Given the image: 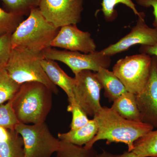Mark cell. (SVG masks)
Instances as JSON below:
<instances>
[{
    "mask_svg": "<svg viewBox=\"0 0 157 157\" xmlns=\"http://www.w3.org/2000/svg\"><path fill=\"white\" fill-rule=\"evenodd\" d=\"M94 118L98 131L92 140L85 145L86 148H92L99 140H106L107 144L113 142L125 144L128 151H132L135 141L154 129L148 124L126 119L107 107H102Z\"/></svg>",
    "mask_w": 157,
    "mask_h": 157,
    "instance_id": "obj_1",
    "label": "cell"
},
{
    "mask_svg": "<svg viewBox=\"0 0 157 157\" xmlns=\"http://www.w3.org/2000/svg\"><path fill=\"white\" fill-rule=\"evenodd\" d=\"M52 94L41 82H33L21 85L11 100L19 122L28 124L45 122L52 107Z\"/></svg>",
    "mask_w": 157,
    "mask_h": 157,
    "instance_id": "obj_2",
    "label": "cell"
},
{
    "mask_svg": "<svg viewBox=\"0 0 157 157\" xmlns=\"http://www.w3.org/2000/svg\"><path fill=\"white\" fill-rule=\"evenodd\" d=\"M59 30L45 19L39 8H35L11 34V48L41 53L51 47Z\"/></svg>",
    "mask_w": 157,
    "mask_h": 157,
    "instance_id": "obj_3",
    "label": "cell"
},
{
    "mask_svg": "<svg viewBox=\"0 0 157 157\" xmlns=\"http://www.w3.org/2000/svg\"><path fill=\"white\" fill-rule=\"evenodd\" d=\"M43 59L42 52L35 53L14 48L11 50L6 70L10 77L18 84L41 82L57 95L58 89L48 78L41 65Z\"/></svg>",
    "mask_w": 157,
    "mask_h": 157,
    "instance_id": "obj_4",
    "label": "cell"
},
{
    "mask_svg": "<svg viewBox=\"0 0 157 157\" xmlns=\"http://www.w3.org/2000/svg\"><path fill=\"white\" fill-rule=\"evenodd\" d=\"M152 57L144 53L127 56L118 60L113 72L129 92L137 95L146 86L150 76Z\"/></svg>",
    "mask_w": 157,
    "mask_h": 157,
    "instance_id": "obj_5",
    "label": "cell"
},
{
    "mask_svg": "<svg viewBox=\"0 0 157 157\" xmlns=\"http://www.w3.org/2000/svg\"><path fill=\"white\" fill-rule=\"evenodd\" d=\"M14 130L22 137L25 157H51L60 140L54 137L45 122L28 125L19 123Z\"/></svg>",
    "mask_w": 157,
    "mask_h": 157,
    "instance_id": "obj_6",
    "label": "cell"
},
{
    "mask_svg": "<svg viewBox=\"0 0 157 157\" xmlns=\"http://www.w3.org/2000/svg\"><path fill=\"white\" fill-rule=\"evenodd\" d=\"M42 55L44 59L58 61L67 65L74 75L82 70L97 72L101 68L108 69L111 62V57L104 55L101 51L82 54L50 47L44 50Z\"/></svg>",
    "mask_w": 157,
    "mask_h": 157,
    "instance_id": "obj_7",
    "label": "cell"
},
{
    "mask_svg": "<svg viewBox=\"0 0 157 157\" xmlns=\"http://www.w3.org/2000/svg\"><path fill=\"white\" fill-rule=\"evenodd\" d=\"M74 78V98L87 116L94 117L102 107L100 98L103 87L97 74L91 70H82L75 74Z\"/></svg>",
    "mask_w": 157,
    "mask_h": 157,
    "instance_id": "obj_8",
    "label": "cell"
},
{
    "mask_svg": "<svg viewBox=\"0 0 157 157\" xmlns=\"http://www.w3.org/2000/svg\"><path fill=\"white\" fill-rule=\"evenodd\" d=\"M83 0H41L39 8L45 19L57 28L81 20Z\"/></svg>",
    "mask_w": 157,
    "mask_h": 157,
    "instance_id": "obj_9",
    "label": "cell"
},
{
    "mask_svg": "<svg viewBox=\"0 0 157 157\" xmlns=\"http://www.w3.org/2000/svg\"><path fill=\"white\" fill-rule=\"evenodd\" d=\"M145 14L138 17L136 25L128 34L116 43L101 50L103 54L112 56L123 52L134 45L153 46L157 43V29L149 27L145 23Z\"/></svg>",
    "mask_w": 157,
    "mask_h": 157,
    "instance_id": "obj_10",
    "label": "cell"
},
{
    "mask_svg": "<svg viewBox=\"0 0 157 157\" xmlns=\"http://www.w3.org/2000/svg\"><path fill=\"white\" fill-rule=\"evenodd\" d=\"M151 57L148 81L143 90L135 95L141 122L157 128V57Z\"/></svg>",
    "mask_w": 157,
    "mask_h": 157,
    "instance_id": "obj_11",
    "label": "cell"
},
{
    "mask_svg": "<svg viewBox=\"0 0 157 157\" xmlns=\"http://www.w3.org/2000/svg\"><path fill=\"white\" fill-rule=\"evenodd\" d=\"M50 46L86 54L96 51L97 47L91 34L80 30L76 25H69L60 28Z\"/></svg>",
    "mask_w": 157,
    "mask_h": 157,
    "instance_id": "obj_12",
    "label": "cell"
},
{
    "mask_svg": "<svg viewBox=\"0 0 157 157\" xmlns=\"http://www.w3.org/2000/svg\"><path fill=\"white\" fill-rule=\"evenodd\" d=\"M0 157H25L22 137L14 129L0 127Z\"/></svg>",
    "mask_w": 157,
    "mask_h": 157,
    "instance_id": "obj_13",
    "label": "cell"
},
{
    "mask_svg": "<svg viewBox=\"0 0 157 157\" xmlns=\"http://www.w3.org/2000/svg\"><path fill=\"white\" fill-rule=\"evenodd\" d=\"M41 65L51 81L64 91L69 98H74L73 88L75 78L68 76L55 61L43 59Z\"/></svg>",
    "mask_w": 157,
    "mask_h": 157,
    "instance_id": "obj_14",
    "label": "cell"
},
{
    "mask_svg": "<svg viewBox=\"0 0 157 157\" xmlns=\"http://www.w3.org/2000/svg\"><path fill=\"white\" fill-rule=\"evenodd\" d=\"M99 81L104 89V95L109 102H113L128 91L125 86L114 73L106 68L96 72Z\"/></svg>",
    "mask_w": 157,
    "mask_h": 157,
    "instance_id": "obj_15",
    "label": "cell"
},
{
    "mask_svg": "<svg viewBox=\"0 0 157 157\" xmlns=\"http://www.w3.org/2000/svg\"><path fill=\"white\" fill-rule=\"evenodd\" d=\"M98 124L94 119L90 120L88 123L79 128L70 130L66 133H58V139L61 141L82 146L90 142L97 135Z\"/></svg>",
    "mask_w": 157,
    "mask_h": 157,
    "instance_id": "obj_16",
    "label": "cell"
},
{
    "mask_svg": "<svg viewBox=\"0 0 157 157\" xmlns=\"http://www.w3.org/2000/svg\"><path fill=\"white\" fill-rule=\"evenodd\" d=\"M111 109L128 120L141 122L136 95L127 92L113 101Z\"/></svg>",
    "mask_w": 157,
    "mask_h": 157,
    "instance_id": "obj_17",
    "label": "cell"
},
{
    "mask_svg": "<svg viewBox=\"0 0 157 157\" xmlns=\"http://www.w3.org/2000/svg\"><path fill=\"white\" fill-rule=\"evenodd\" d=\"M132 151L140 157H157V130L136 140Z\"/></svg>",
    "mask_w": 157,
    "mask_h": 157,
    "instance_id": "obj_18",
    "label": "cell"
},
{
    "mask_svg": "<svg viewBox=\"0 0 157 157\" xmlns=\"http://www.w3.org/2000/svg\"><path fill=\"white\" fill-rule=\"evenodd\" d=\"M56 153V157H97L98 154L93 147L86 148L61 140Z\"/></svg>",
    "mask_w": 157,
    "mask_h": 157,
    "instance_id": "obj_19",
    "label": "cell"
},
{
    "mask_svg": "<svg viewBox=\"0 0 157 157\" xmlns=\"http://www.w3.org/2000/svg\"><path fill=\"white\" fill-rule=\"evenodd\" d=\"M20 85L10 77L6 69L0 70V104L11 101Z\"/></svg>",
    "mask_w": 157,
    "mask_h": 157,
    "instance_id": "obj_20",
    "label": "cell"
},
{
    "mask_svg": "<svg viewBox=\"0 0 157 157\" xmlns=\"http://www.w3.org/2000/svg\"><path fill=\"white\" fill-rule=\"evenodd\" d=\"M119 4L125 5L132 9L138 17L144 14L143 12H140L137 11L136 6L132 0H102L101 11L103 12L105 19L107 21H112L115 19L117 15L115 7Z\"/></svg>",
    "mask_w": 157,
    "mask_h": 157,
    "instance_id": "obj_21",
    "label": "cell"
},
{
    "mask_svg": "<svg viewBox=\"0 0 157 157\" xmlns=\"http://www.w3.org/2000/svg\"><path fill=\"white\" fill-rule=\"evenodd\" d=\"M8 10L11 12L21 15L29 14L32 9L39 8L41 0H1Z\"/></svg>",
    "mask_w": 157,
    "mask_h": 157,
    "instance_id": "obj_22",
    "label": "cell"
},
{
    "mask_svg": "<svg viewBox=\"0 0 157 157\" xmlns=\"http://www.w3.org/2000/svg\"><path fill=\"white\" fill-rule=\"evenodd\" d=\"M23 16L8 12L0 8V36L12 34L21 22Z\"/></svg>",
    "mask_w": 157,
    "mask_h": 157,
    "instance_id": "obj_23",
    "label": "cell"
},
{
    "mask_svg": "<svg viewBox=\"0 0 157 157\" xmlns=\"http://www.w3.org/2000/svg\"><path fill=\"white\" fill-rule=\"evenodd\" d=\"M69 105L67 111L72 114V120L70 124L71 130L79 128L84 126L90 120L84 110L76 102L74 98L68 99Z\"/></svg>",
    "mask_w": 157,
    "mask_h": 157,
    "instance_id": "obj_24",
    "label": "cell"
},
{
    "mask_svg": "<svg viewBox=\"0 0 157 157\" xmlns=\"http://www.w3.org/2000/svg\"><path fill=\"white\" fill-rule=\"evenodd\" d=\"M19 123L11 101L0 104V127L14 129Z\"/></svg>",
    "mask_w": 157,
    "mask_h": 157,
    "instance_id": "obj_25",
    "label": "cell"
},
{
    "mask_svg": "<svg viewBox=\"0 0 157 157\" xmlns=\"http://www.w3.org/2000/svg\"><path fill=\"white\" fill-rule=\"evenodd\" d=\"M11 35L6 34L0 36V70L6 69L9 61L12 50Z\"/></svg>",
    "mask_w": 157,
    "mask_h": 157,
    "instance_id": "obj_26",
    "label": "cell"
},
{
    "mask_svg": "<svg viewBox=\"0 0 157 157\" xmlns=\"http://www.w3.org/2000/svg\"><path fill=\"white\" fill-rule=\"evenodd\" d=\"M137 5L145 8L152 7L155 19L153 23L154 28L157 29V0H136Z\"/></svg>",
    "mask_w": 157,
    "mask_h": 157,
    "instance_id": "obj_27",
    "label": "cell"
},
{
    "mask_svg": "<svg viewBox=\"0 0 157 157\" xmlns=\"http://www.w3.org/2000/svg\"><path fill=\"white\" fill-rule=\"evenodd\" d=\"M97 157H140L133 151H126L122 154H113L110 153L103 151L102 153L98 154Z\"/></svg>",
    "mask_w": 157,
    "mask_h": 157,
    "instance_id": "obj_28",
    "label": "cell"
},
{
    "mask_svg": "<svg viewBox=\"0 0 157 157\" xmlns=\"http://www.w3.org/2000/svg\"><path fill=\"white\" fill-rule=\"evenodd\" d=\"M139 51L141 53L146 54L151 56H155L157 57V43L153 46L141 45Z\"/></svg>",
    "mask_w": 157,
    "mask_h": 157,
    "instance_id": "obj_29",
    "label": "cell"
}]
</instances>
